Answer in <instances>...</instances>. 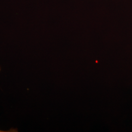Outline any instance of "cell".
Returning a JSON list of instances; mask_svg holds the SVG:
<instances>
[{"label":"cell","instance_id":"7a4b0ae2","mask_svg":"<svg viewBox=\"0 0 132 132\" xmlns=\"http://www.w3.org/2000/svg\"><path fill=\"white\" fill-rule=\"evenodd\" d=\"M1 71V67H0V71Z\"/></svg>","mask_w":132,"mask_h":132},{"label":"cell","instance_id":"6da1fadb","mask_svg":"<svg viewBox=\"0 0 132 132\" xmlns=\"http://www.w3.org/2000/svg\"><path fill=\"white\" fill-rule=\"evenodd\" d=\"M18 132V131H17V129H10V131H1L0 130V132Z\"/></svg>","mask_w":132,"mask_h":132}]
</instances>
